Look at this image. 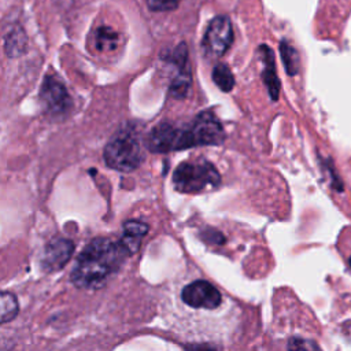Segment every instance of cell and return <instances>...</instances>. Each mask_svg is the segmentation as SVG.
Returning <instances> with one entry per match:
<instances>
[{
	"label": "cell",
	"instance_id": "8992f818",
	"mask_svg": "<svg viewBox=\"0 0 351 351\" xmlns=\"http://www.w3.org/2000/svg\"><path fill=\"white\" fill-rule=\"evenodd\" d=\"M232 41H233V30H232L230 21L222 15L214 18L210 22L203 38V45L207 53L218 58L229 49Z\"/></svg>",
	"mask_w": 351,
	"mask_h": 351
},
{
	"label": "cell",
	"instance_id": "7a4b0ae2",
	"mask_svg": "<svg viewBox=\"0 0 351 351\" xmlns=\"http://www.w3.org/2000/svg\"><path fill=\"white\" fill-rule=\"evenodd\" d=\"M103 155L107 166L119 171H132L137 169L143 159L137 137L128 130L117 133L107 143Z\"/></svg>",
	"mask_w": 351,
	"mask_h": 351
},
{
	"label": "cell",
	"instance_id": "ba28073f",
	"mask_svg": "<svg viewBox=\"0 0 351 351\" xmlns=\"http://www.w3.org/2000/svg\"><path fill=\"white\" fill-rule=\"evenodd\" d=\"M196 145L219 144L225 138L223 129L218 118L211 112H200L191 123Z\"/></svg>",
	"mask_w": 351,
	"mask_h": 351
},
{
	"label": "cell",
	"instance_id": "8fae6325",
	"mask_svg": "<svg viewBox=\"0 0 351 351\" xmlns=\"http://www.w3.org/2000/svg\"><path fill=\"white\" fill-rule=\"evenodd\" d=\"M262 52H263V60H265V71H263V78H265V84L267 86L269 95L271 96L273 100H276L278 97V90H280V82L276 74V67H274V56L270 48L267 47H262Z\"/></svg>",
	"mask_w": 351,
	"mask_h": 351
},
{
	"label": "cell",
	"instance_id": "3957f363",
	"mask_svg": "<svg viewBox=\"0 0 351 351\" xmlns=\"http://www.w3.org/2000/svg\"><path fill=\"white\" fill-rule=\"evenodd\" d=\"M174 186L184 193H195L219 184V174L207 160L184 162L173 174Z\"/></svg>",
	"mask_w": 351,
	"mask_h": 351
},
{
	"label": "cell",
	"instance_id": "d6986e66",
	"mask_svg": "<svg viewBox=\"0 0 351 351\" xmlns=\"http://www.w3.org/2000/svg\"><path fill=\"white\" fill-rule=\"evenodd\" d=\"M189 351H217V350L213 348V347L200 344V346H192V347H189Z\"/></svg>",
	"mask_w": 351,
	"mask_h": 351
},
{
	"label": "cell",
	"instance_id": "ac0fdd59",
	"mask_svg": "<svg viewBox=\"0 0 351 351\" xmlns=\"http://www.w3.org/2000/svg\"><path fill=\"white\" fill-rule=\"evenodd\" d=\"M180 0H147V4L154 11H167L174 8Z\"/></svg>",
	"mask_w": 351,
	"mask_h": 351
},
{
	"label": "cell",
	"instance_id": "4fadbf2b",
	"mask_svg": "<svg viewBox=\"0 0 351 351\" xmlns=\"http://www.w3.org/2000/svg\"><path fill=\"white\" fill-rule=\"evenodd\" d=\"M26 36L25 32L21 27H14L10 30V33L5 37V52L8 56H18L25 51L26 47Z\"/></svg>",
	"mask_w": 351,
	"mask_h": 351
},
{
	"label": "cell",
	"instance_id": "52a82bcc",
	"mask_svg": "<svg viewBox=\"0 0 351 351\" xmlns=\"http://www.w3.org/2000/svg\"><path fill=\"white\" fill-rule=\"evenodd\" d=\"M182 300L196 308H215L221 303V293L207 281L197 280L188 284L181 293Z\"/></svg>",
	"mask_w": 351,
	"mask_h": 351
},
{
	"label": "cell",
	"instance_id": "5bb4252c",
	"mask_svg": "<svg viewBox=\"0 0 351 351\" xmlns=\"http://www.w3.org/2000/svg\"><path fill=\"white\" fill-rule=\"evenodd\" d=\"M118 43H119V36L114 29L108 26H100L96 30L95 44L99 51H112L117 48Z\"/></svg>",
	"mask_w": 351,
	"mask_h": 351
},
{
	"label": "cell",
	"instance_id": "6da1fadb",
	"mask_svg": "<svg viewBox=\"0 0 351 351\" xmlns=\"http://www.w3.org/2000/svg\"><path fill=\"white\" fill-rule=\"evenodd\" d=\"M126 255L129 254L119 241L104 237L93 239L80 252L70 278L78 288H100L118 270Z\"/></svg>",
	"mask_w": 351,
	"mask_h": 351
},
{
	"label": "cell",
	"instance_id": "2e32d148",
	"mask_svg": "<svg viewBox=\"0 0 351 351\" xmlns=\"http://www.w3.org/2000/svg\"><path fill=\"white\" fill-rule=\"evenodd\" d=\"M213 80L217 86L223 92H230L234 86V78L226 64H217L213 69Z\"/></svg>",
	"mask_w": 351,
	"mask_h": 351
},
{
	"label": "cell",
	"instance_id": "ffe728a7",
	"mask_svg": "<svg viewBox=\"0 0 351 351\" xmlns=\"http://www.w3.org/2000/svg\"><path fill=\"white\" fill-rule=\"evenodd\" d=\"M350 265H351V259H350Z\"/></svg>",
	"mask_w": 351,
	"mask_h": 351
},
{
	"label": "cell",
	"instance_id": "9a60e30c",
	"mask_svg": "<svg viewBox=\"0 0 351 351\" xmlns=\"http://www.w3.org/2000/svg\"><path fill=\"white\" fill-rule=\"evenodd\" d=\"M280 53L282 58L284 67L289 75H295L299 69H300V60L296 49L288 43V41H281L280 43Z\"/></svg>",
	"mask_w": 351,
	"mask_h": 351
},
{
	"label": "cell",
	"instance_id": "9c48e42d",
	"mask_svg": "<svg viewBox=\"0 0 351 351\" xmlns=\"http://www.w3.org/2000/svg\"><path fill=\"white\" fill-rule=\"evenodd\" d=\"M74 252V243L69 239L56 237L51 240L45 250L43 265L47 271H58L60 270L71 258Z\"/></svg>",
	"mask_w": 351,
	"mask_h": 351
},
{
	"label": "cell",
	"instance_id": "30bf717a",
	"mask_svg": "<svg viewBox=\"0 0 351 351\" xmlns=\"http://www.w3.org/2000/svg\"><path fill=\"white\" fill-rule=\"evenodd\" d=\"M148 226L140 221H126L123 223V236L119 240L121 245L126 250L128 254H133L138 250L141 239L147 234Z\"/></svg>",
	"mask_w": 351,
	"mask_h": 351
},
{
	"label": "cell",
	"instance_id": "277c9868",
	"mask_svg": "<svg viewBox=\"0 0 351 351\" xmlns=\"http://www.w3.org/2000/svg\"><path fill=\"white\" fill-rule=\"evenodd\" d=\"M147 145L152 152H169L195 147L196 143L191 125L177 128L170 123H159L149 132Z\"/></svg>",
	"mask_w": 351,
	"mask_h": 351
},
{
	"label": "cell",
	"instance_id": "5b68a950",
	"mask_svg": "<svg viewBox=\"0 0 351 351\" xmlns=\"http://www.w3.org/2000/svg\"><path fill=\"white\" fill-rule=\"evenodd\" d=\"M40 101L45 114L53 118L64 117L73 104L66 86L52 75H48L41 85Z\"/></svg>",
	"mask_w": 351,
	"mask_h": 351
},
{
	"label": "cell",
	"instance_id": "7c38bea8",
	"mask_svg": "<svg viewBox=\"0 0 351 351\" xmlns=\"http://www.w3.org/2000/svg\"><path fill=\"white\" fill-rule=\"evenodd\" d=\"M19 311L18 299L11 292H0V325L12 321Z\"/></svg>",
	"mask_w": 351,
	"mask_h": 351
},
{
	"label": "cell",
	"instance_id": "e0dca14e",
	"mask_svg": "<svg viewBox=\"0 0 351 351\" xmlns=\"http://www.w3.org/2000/svg\"><path fill=\"white\" fill-rule=\"evenodd\" d=\"M288 350L289 351H321V348L315 341L307 340V339H299V337H295L288 343Z\"/></svg>",
	"mask_w": 351,
	"mask_h": 351
}]
</instances>
